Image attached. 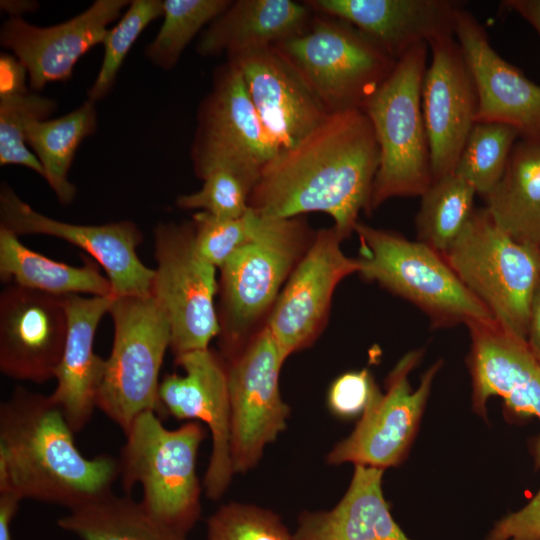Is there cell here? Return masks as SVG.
Returning <instances> with one entry per match:
<instances>
[{
  "label": "cell",
  "mask_w": 540,
  "mask_h": 540,
  "mask_svg": "<svg viewBox=\"0 0 540 540\" xmlns=\"http://www.w3.org/2000/svg\"><path fill=\"white\" fill-rule=\"evenodd\" d=\"M129 4L128 0H96L73 18L49 27L9 18L1 26L0 44L23 65L30 88L38 92L50 82L68 80L77 61L102 44L108 25Z\"/></svg>",
  "instance_id": "obj_20"
},
{
  "label": "cell",
  "mask_w": 540,
  "mask_h": 540,
  "mask_svg": "<svg viewBox=\"0 0 540 540\" xmlns=\"http://www.w3.org/2000/svg\"><path fill=\"white\" fill-rule=\"evenodd\" d=\"M280 150L297 144L330 113L291 62L273 45L227 56Z\"/></svg>",
  "instance_id": "obj_22"
},
{
  "label": "cell",
  "mask_w": 540,
  "mask_h": 540,
  "mask_svg": "<svg viewBox=\"0 0 540 540\" xmlns=\"http://www.w3.org/2000/svg\"><path fill=\"white\" fill-rule=\"evenodd\" d=\"M359 274L411 302L433 328L496 322L444 256L420 241L358 222Z\"/></svg>",
  "instance_id": "obj_5"
},
{
  "label": "cell",
  "mask_w": 540,
  "mask_h": 540,
  "mask_svg": "<svg viewBox=\"0 0 540 540\" xmlns=\"http://www.w3.org/2000/svg\"><path fill=\"white\" fill-rule=\"evenodd\" d=\"M494 222L516 241L540 246V145L519 139L505 172L484 198Z\"/></svg>",
  "instance_id": "obj_28"
},
{
  "label": "cell",
  "mask_w": 540,
  "mask_h": 540,
  "mask_svg": "<svg viewBox=\"0 0 540 540\" xmlns=\"http://www.w3.org/2000/svg\"><path fill=\"white\" fill-rule=\"evenodd\" d=\"M153 236L157 266L151 294L169 321L174 358L207 349L220 331L216 267L197 252L192 221L160 222Z\"/></svg>",
  "instance_id": "obj_10"
},
{
  "label": "cell",
  "mask_w": 540,
  "mask_h": 540,
  "mask_svg": "<svg viewBox=\"0 0 540 540\" xmlns=\"http://www.w3.org/2000/svg\"><path fill=\"white\" fill-rule=\"evenodd\" d=\"M286 359L264 326L225 360L235 473L254 468L265 447L286 429L290 408L279 388L280 371Z\"/></svg>",
  "instance_id": "obj_12"
},
{
  "label": "cell",
  "mask_w": 540,
  "mask_h": 540,
  "mask_svg": "<svg viewBox=\"0 0 540 540\" xmlns=\"http://www.w3.org/2000/svg\"><path fill=\"white\" fill-rule=\"evenodd\" d=\"M520 139L513 127L476 122L453 173L465 179L485 198L501 180L511 151Z\"/></svg>",
  "instance_id": "obj_32"
},
{
  "label": "cell",
  "mask_w": 540,
  "mask_h": 540,
  "mask_svg": "<svg viewBox=\"0 0 540 540\" xmlns=\"http://www.w3.org/2000/svg\"><path fill=\"white\" fill-rule=\"evenodd\" d=\"M207 540H293L281 518L252 504L220 506L207 522Z\"/></svg>",
  "instance_id": "obj_38"
},
{
  "label": "cell",
  "mask_w": 540,
  "mask_h": 540,
  "mask_svg": "<svg viewBox=\"0 0 540 540\" xmlns=\"http://www.w3.org/2000/svg\"><path fill=\"white\" fill-rule=\"evenodd\" d=\"M0 226L17 236L42 234L65 240L90 254L106 272L114 295H150L154 269L146 267L136 248L143 235L132 221L79 225L50 218L24 202L5 182L0 187Z\"/></svg>",
  "instance_id": "obj_16"
},
{
  "label": "cell",
  "mask_w": 540,
  "mask_h": 540,
  "mask_svg": "<svg viewBox=\"0 0 540 540\" xmlns=\"http://www.w3.org/2000/svg\"><path fill=\"white\" fill-rule=\"evenodd\" d=\"M501 6L520 15L540 37V0H504Z\"/></svg>",
  "instance_id": "obj_42"
},
{
  "label": "cell",
  "mask_w": 540,
  "mask_h": 540,
  "mask_svg": "<svg viewBox=\"0 0 540 540\" xmlns=\"http://www.w3.org/2000/svg\"><path fill=\"white\" fill-rule=\"evenodd\" d=\"M97 128L95 103L86 100L71 112L54 119L33 121L26 128L27 145L44 170V179L63 206L77 194L69 180L75 154L85 138Z\"/></svg>",
  "instance_id": "obj_29"
},
{
  "label": "cell",
  "mask_w": 540,
  "mask_h": 540,
  "mask_svg": "<svg viewBox=\"0 0 540 540\" xmlns=\"http://www.w3.org/2000/svg\"><path fill=\"white\" fill-rule=\"evenodd\" d=\"M432 60L421 92L433 181L454 172L476 123L478 97L454 34L429 42Z\"/></svg>",
  "instance_id": "obj_17"
},
{
  "label": "cell",
  "mask_w": 540,
  "mask_h": 540,
  "mask_svg": "<svg viewBox=\"0 0 540 540\" xmlns=\"http://www.w3.org/2000/svg\"><path fill=\"white\" fill-rule=\"evenodd\" d=\"M475 188L455 173L434 180L421 196L415 224L418 241L444 253L461 234L474 209Z\"/></svg>",
  "instance_id": "obj_31"
},
{
  "label": "cell",
  "mask_w": 540,
  "mask_h": 540,
  "mask_svg": "<svg viewBox=\"0 0 540 540\" xmlns=\"http://www.w3.org/2000/svg\"><path fill=\"white\" fill-rule=\"evenodd\" d=\"M38 2L30 0H2L0 7L10 15V18H21L23 14L35 12Z\"/></svg>",
  "instance_id": "obj_44"
},
{
  "label": "cell",
  "mask_w": 540,
  "mask_h": 540,
  "mask_svg": "<svg viewBox=\"0 0 540 540\" xmlns=\"http://www.w3.org/2000/svg\"><path fill=\"white\" fill-rule=\"evenodd\" d=\"M454 36L475 83L476 122L509 125L520 139L540 145V85L496 52L484 27L463 7L456 13Z\"/></svg>",
  "instance_id": "obj_21"
},
{
  "label": "cell",
  "mask_w": 540,
  "mask_h": 540,
  "mask_svg": "<svg viewBox=\"0 0 540 540\" xmlns=\"http://www.w3.org/2000/svg\"><path fill=\"white\" fill-rule=\"evenodd\" d=\"M119 459L123 489H143L147 511L179 535L194 527L201 514V486L196 473L200 444L207 436L195 421L167 429L154 411L139 414L124 433Z\"/></svg>",
  "instance_id": "obj_3"
},
{
  "label": "cell",
  "mask_w": 540,
  "mask_h": 540,
  "mask_svg": "<svg viewBox=\"0 0 540 540\" xmlns=\"http://www.w3.org/2000/svg\"><path fill=\"white\" fill-rule=\"evenodd\" d=\"M384 469L355 465L350 485L329 511L299 515L293 540H411L394 520L383 489Z\"/></svg>",
  "instance_id": "obj_25"
},
{
  "label": "cell",
  "mask_w": 540,
  "mask_h": 540,
  "mask_svg": "<svg viewBox=\"0 0 540 540\" xmlns=\"http://www.w3.org/2000/svg\"><path fill=\"white\" fill-rule=\"evenodd\" d=\"M260 222L261 214L250 207L237 218L197 212L192 216L196 250L204 260L220 268L234 252L255 237Z\"/></svg>",
  "instance_id": "obj_36"
},
{
  "label": "cell",
  "mask_w": 540,
  "mask_h": 540,
  "mask_svg": "<svg viewBox=\"0 0 540 540\" xmlns=\"http://www.w3.org/2000/svg\"><path fill=\"white\" fill-rule=\"evenodd\" d=\"M109 314L114 338L97 408L125 433L145 411L163 415L158 396L159 373L170 348L171 330L152 294L115 297Z\"/></svg>",
  "instance_id": "obj_9"
},
{
  "label": "cell",
  "mask_w": 540,
  "mask_h": 540,
  "mask_svg": "<svg viewBox=\"0 0 540 540\" xmlns=\"http://www.w3.org/2000/svg\"><path fill=\"white\" fill-rule=\"evenodd\" d=\"M0 63V93L27 88L25 85L27 72L16 57L8 54H1Z\"/></svg>",
  "instance_id": "obj_40"
},
{
  "label": "cell",
  "mask_w": 540,
  "mask_h": 540,
  "mask_svg": "<svg viewBox=\"0 0 540 540\" xmlns=\"http://www.w3.org/2000/svg\"><path fill=\"white\" fill-rule=\"evenodd\" d=\"M231 3L230 0H163V22L145 48L146 57L161 69L174 68L197 33Z\"/></svg>",
  "instance_id": "obj_33"
},
{
  "label": "cell",
  "mask_w": 540,
  "mask_h": 540,
  "mask_svg": "<svg viewBox=\"0 0 540 540\" xmlns=\"http://www.w3.org/2000/svg\"><path fill=\"white\" fill-rule=\"evenodd\" d=\"M57 524L81 540H187L152 516L141 501L112 491L70 510Z\"/></svg>",
  "instance_id": "obj_30"
},
{
  "label": "cell",
  "mask_w": 540,
  "mask_h": 540,
  "mask_svg": "<svg viewBox=\"0 0 540 540\" xmlns=\"http://www.w3.org/2000/svg\"><path fill=\"white\" fill-rule=\"evenodd\" d=\"M274 46L330 114L362 109L397 63L355 26L324 14L314 15L305 31Z\"/></svg>",
  "instance_id": "obj_8"
},
{
  "label": "cell",
  "mask_w": 540,
  "mask_h": 540,
  "mask_svg": "<svg viewBox=\"0 0 540 540\" xmlns=\"http://www.w3.org/2000/svg\"><path fill=\"white\" fill-rule=\"evenodd\" d=\"M115 297H64L68 331L63 355L55 372L57 385L50 396L63 411L74 433L86 426L97 408L106 359L94 352V338L99 322L109 313Z\"/></svg>",
  "instance_id": "obj_24"
},
{
  "label": "cell",
  "mask_w": 540,
  "mask_h": 540,
  "mask_svg": "<svg viewBox=\"0 0 540 540\" xmlns=\"http://www.w3.org/2000/svg\"><path fill=\"white\" fill-rule=\"evenodd\" d=\"M317 13L344 20L377 42L395 60L420 43L454 34V0H311Z\"/></svg>",
  "instance_id": "obj_23"
},
{
  "label": "cell",
  "mask_w": 540,
  "mask_h": 540,
  "mask_svg": "<svg viewBox=\"0 0 540 540\" xmlns=\"http://www.w3.org/2000/svg\"><path fill=\"white\" fill-rule=\"evenodd\" d=\"M379 163L378 142L366 113L358 108L331 113L263 167L248 205L279 218L326 213L346 239L360 212L370 213Z\"/></svg>",
  "instance_id": "obj_1"
},
{
  "label": "cell",
  "mask_w": 540,
  "mask_h": 540,
  "mask_svg": "<svg viewBox=\"0 0 540 540\" xmlns=\"http://www.w3.org/2000/svg\"><path fill=\"white\" fill-rule=\"evenodd\" d=\"M280 151L265 128L239 69L231 62L216 68L212 89L197 112L190 156L195 175L226 168L258 182L263 167Z\"/></svg>",
  "instance_id": "obj_11"
},
{
  "label": "cell",
  "mask_w": 540,
  "mask_h": 540,
  "mask_svg": "<svg viewBox=\"0 0 540 540\" xmlns=\"http://www.w3.org/2000/svg\"><path fill=\"white\" fill-rule=\"evenodd\" d=\"M50 395L16 387L0 404V490L70 510L111 491L119 460L86 458Z\"/></svg>",
  "instance_id": "obj_2"
},
{
  "label": "cell",
  "mask_w": 540,
  "mask_h": 540,
  "mask_svg": "<svg viewBox=\"0 0 540 540\" xmlns=\"http://www.w3.org/2000/svg\"><path fill=\"white\" fill-rule=\"evenodd\" d=\"M314 236L299 217L261 214L255 237L220 267L219 346L230 359L251 338L248 334L272 309L281 287Z\"/></svg>",
  "instance_id": "obj_6"
},
{
  "label": "cell",
  "mask_w": 540,
  "mask_h": 540,
  "mask_svg": "<svg viewBox=\"0 0 540 540\" xmlns=\"http://www.w3.org/2000/svg\"><path fill=\"white\" fill-rule=\"evenodd\" d=\"M428 43L405 53L362 107L380 150L370 213L393 197L422 196L433 182L421 92Z\"/></svg>",
  "instance_id": "obj_4"
},
{
  "label": "cell",
  "mask_w": 540,
  "mask_h": 540,
  "mask_svg": "<svg viewBox=\"0 0 540 540\" xmlns=\"http://www.w3.org/2000/svg\"><path fill=\"white\" fill-rule=\"evenodd\" d=\"M540 362V361H539Z\"/></svg>",
  "instance_id": "obj_46"
},
{
  "label": "cell",
  "mask_w": 540,
  "mask_h": 540,
  "mask_svg": "<svg viewBox=\"0 0 540 540\" xmlns=\"http://www.w3.org/2000/svg\"><path fill=\"white\" fill-rule=\"evenodd\" d=\"M56 110V100L27 88L0 93V165L24 166L44 178L25 133L31 122L47 120Z\"/></svg>",
  "instance_id": "obj_34"
},
{
  "label": "cell",
  "mask_w": 540,
  "mask_h": 540,
  "mask_svg": "<svg viewBox=\"0 0 540 540\" xmlns=\"http://www.w3.org/2000/svg\"><path fill=\"white\" fill-rule=\"evenodd\" d=\"M67 331L64 297L7 285L0 294V371L38 384L55 378Z\"/></svg>",
  "instance_id": "obj_18"
},
{
  "label": "cell",
  "mask_w": 540,
  "mask_h": 540,
  "mask_svg": "<svg viewBox=\"0 0 540 540\" xmlns=\"http://www.w3.org/2000/svg\"><path fill=\"white\" fill-rule=\"evenodd\" d=\"M376 387L367 369L346 372L331 384L327 396L328 407L340 418L362 415Z\"/></svg>",
  "instance_id": "obj_39"
},
{
  "label": "cell",
  "mask_w": 540,
  "mask_h": 540,
  "mask_svg": "<svg viewBox=\"0 0 540 540\" xmlns=\"http://www.w3.org/2000/svg\"><path fill=\"white\" fill-rule=\"evenodd\" d=\"M315 11L291 0H237L201 33L196 51L227 56L276 45L307 29Z\"/></svg>",
  "instance_id": "obj_26"
},
{
  "label": "cell",
  "mask_w": 540,
  "mask_h": 540,
  "mask_svg": "<svg viewBox=\"0 0 540 540\" xmlns=\"http://www.w3.org/2000/svg\"><path fill=\"white\" fill-rule=\"evenodd\" d=\"M468 329L473 410L485 417L487 401L498 396L513 414L536 416L540 420V362L527 341L505 331L496 322L474 323ZM536 461L540 465V440ZM527 508L540 518V489Z\"/></svg>",
  "instance_id": "obj_19"
},
{
  "label": "cell",
  "mask_w": 540,
  "mask_h": 540,
  "mask_svg": "<svg viewBox=\"0 0 540 540\" xmlns=\"http://www.w3.org/2000/svg\"><path fill=\"white\" fill-rule=\"evenodd\" d=\"M422 350L403 356L386 380L382 393L378 386L352 433L338 442L326 456L331 465L353 463L380 469L399 465L415 438L435 375L437 361L422 375L413 390L409 374L422 358Z\"/></svg>",
  "instance_id": "obj_13"
},
{
  "label": "cell",
  "mask_w": 540,
  "mask_h": 540,
  "mask_svg": "<svg viewBox=\"0 0 540 540\" xmlns=\"http://www.w3.org/2000/svg\"><path fill=\"white\" fill-rule=\"evenodd\" d=\"M21 499L10 490H0V540H13L11 524Z\"/></svg>",
  "instance_id": "obj_41"
},
{
  "label": "cell",
  "mask_w": 540,
  "mask_h": 540,
  "mask_svg": "<svg viewBox=\"0 0 540 540\" xmlns=\"http://www.w3.org/2000/svg\"><path fill=\"white\" fill-rule=\"evenodd\" d=\"M175 363L184 374H167L160 382L158 396L163 415L207 425L212 450L203 486L206 496L217 500L235 474L226 361L207 348L185 353L175 358Z\"/></svg>",
  "instance_id": "obj_15"
},
{
  "label": "cell",
  "mask_w": 540,
  "mask_h": 540,
  "mask_svg": "<svg viewBox=\"0 0 540 540\" xmlns=\"http://www.w3.org/2000/svg\"><path fill=\"white\" fill-rule=\"evenodd\" d=\"M537 253H538V258H539V262H540V246L537 247Z\"/></svg>",
  "instance_id": "obj_45"
},
{
  "label": "cell",
  "mask_w": 540,
  "mask_h": 540,
  "mask_svg": "<svg viewBox=\"0 0 540 540\" xmlns=\"http://www.w3.org/2000/svg\"><path fill=\"white\" fill-rule=\"evenodd\" d=\"M441 254L496 323L527 341L531 303L540 283L537 248L509 236L484 207L475 209Z\"/></svg>",
  "instance_id": "obj_7"
},
{
  "label": "cell",
  "mask_w": 540,
  "mask_h": 540,
  "mask_svg": "<svg viewBox=\"0 0 540 540\" xmlns=\"http://www.w3.org/2000/svg\"><path fill=\"white\" fill-rule=\"evenodd\" d=\"M0 279L50 295H114L112 285L98 265L85 257L75 267L50 259L26 247L19 236L0 226Z\"/></svg>",
  "instance_id": "obj_27"
},
{
  "label": "cell",
  "mask_w": 540,
  "mask_h": 540,
  "mask_svg": "<svg viewBox=\"0 0 540 540\" xmlns=\"http://www.w3.org/2000/svg\"><path fill=\"white\" fill-rule=\"evenodd\" d=\"M202 187L190 194L179 195L176 206L181 209L207 212L222 218H237L249 210V197L257 181L232 169L221 168L203 179Z\"/></svg>",
  "instance_id": "obj_37"
},
{
  "label": "cell",
  "mask_w": 540,
  "mask_h": 540,
  "mask_svg": "<svg viewBox=\"0 0 540 540\" xmlns=\"http://www.w3.org/2000/svg\"><path fill=\"white\" fill-rule=\"evenodd\" d=\"M343 240L334 226L318 230L271 309L265 326L286 358L314 342L337 285L359 273V259L344 254Z\"/></svg>",
  "instance_id": "obj_14"
},
{
  "label": "cell",
  "mask_w": 540,
  "mask_h": 540,
  "mask_svg": "<svg viewBox=\"0 0 540 540\" xmlns=\"http://www.w3.org/2000/svg\"><path fill=\"white\" fill-rule=\"evenodd\" d=\"M161 16L163 0L130 1L124 15L108 30L102 42L104 56L99 72L87 91L88 100L96 103L111 92L131 47L144 29Z\"/></svg>",
  "instance_id": "obj_35"
},
{
  "label": "cell",
  "mask_w": 540,
  "mask_h": 540,
  "mask_svg": "<svg viewBox=\"0 0 540 540\" xmlns=\"http://www.w3.org/2000/svg\"><path fill=\"white\" fill-rule=\"evenodd\" d=\"M527 343L533 354L540 361V283L531 303Z\"/></svg>",
  "instance_id": "obj_43"
}]
</instances>
